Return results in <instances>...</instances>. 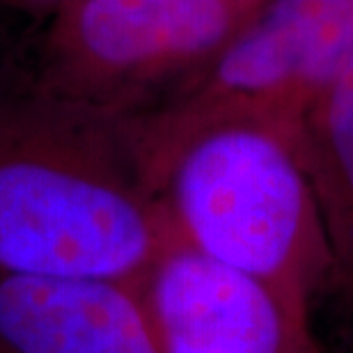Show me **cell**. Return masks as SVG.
<instances>
[{
    "mask_svg": "<svg viewBox=\"0 0 353 353\" xmlns=\"http://www.w3.org/2000/svg\"><path fill=\"white\" fill-rule=\"evenodd\" d=\"M170 239L129 124L0 72V275L136 285Z\"/></svg>",
    "mask_w": 353,
    "mask_h": 353,
    "instance_id": "obj_1",
    "label": "cell"
},
{
    "mask_svg": "<svg viewBox=\"0 0 353 353\" xmlns=\"http://www.w3.org/2000/svg\"><path fill=\"white\" fill-rule=\"evenodd\" d=\"M126 124L176 241L264 280L310 316L335 262L301 129L257 115Z\"/></svg>",
    "mask_w": 353,
    "mask_h": 353,
    "instance_id": "obj_2",
    "label": "cell"
},
{
    "mask_svg": "<svg viewBox=\"0 0 353 353\" xmlns=\"http://www.w3.org/2000/svg\"><path fill=\"white\" fill-rule=\"evenodd\" d=\"M262 0H76L51 14L26 79L112 119L161 108L241 30Z\"/></svg>",
    "mask_w": 353,
    "mask_h": 353,
    "instance_id": "obj_3",
    "label": "cell"
},
{
    "mask_svg": "<svg viewBox=\"0 0 353 353\" xmlns=\"http://www.w3.org/2000/svg\"><path fill=\"white\" fill-rule=\"evenodd\" d=\"M351 55L353 0H262L193 81L138 119L257 115L301 129Z\"/></svg>",
    "mask_w": 353,
    "mask_h": 353,
    "instance_id": "obj_4",
    "label": "cell"
},
{
    "mask_svg": "<svg viewBox=\"0 0 353 353\" xmlns=\"http://www.w3.org/2000/svg\"><path fill=\"white\" fill-rule=\"evenodd\" d=\"M136 292L159 353H316L310 316L271 285L174 236Z\"/></svg>",
    "mask_w": 353,
    "mask_h": 353,
    "instance_id": "obj_5",
    "label": "cell"
},
{
    "mask_svg": "<svg viewBox=\"0 0 353 353\" xmlns=\"http://www.w3.org/2000/svg\"><path fill=\"white\" fill-rule=\"evenodd\" d=\"M0 353H159L136 285L0 275Z\"/></svg>",
    "mask_w": 353,
    "mask_h": 353,
    "instance_id": "obj_6",
    "label": "cell"
},
{
    "mask_svg": "<svg viewBox=\"0 0 353 353\" xmlns=\"http://www.w3.org/2000/svg\"><path fill=\"white\" fill-rule=\"evenodd\" d=\"M301 145L335 262L353 287V55L314 99L301 124Z\"/></svg>",
    "mask_w": 353,
    "mask_h": 353,
    "instance_id": "obj_7",
    "label": "cell"
},
{
    "mask_svg": "<svg viewBox=\"0 0 353 353\" xmlns=\"http://www.w3.org/2000/svg\"><path fill=\"white\" fill-rule=\"evenodd\" d=\"M72 3H76V0H0V10L23 12V14H30V17L48 19L51 14L65 10V7Z\"/></svg>",
    "mask_w": 353,
    "mask_h": 353,
    "instance_id": "obj_8",
    "label": "cell"
}]
</instances>
